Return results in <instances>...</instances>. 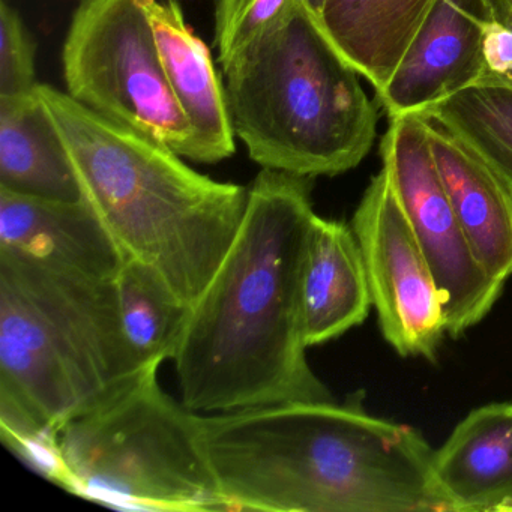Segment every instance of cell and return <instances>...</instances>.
I'll list each match as a JSON object with an SVG mask.
<instances>
[{
	"mask_svg": "<svg viewBox=\"0 0 512 512\" xmlns=\"http://www.w3.org/2000/svg\"><path fill=\"white\" fill-rule=\"evenodd\" d=\"M37 86V43L19 11L0 0V98L34 94Z\"/></svg>",
	"mask_w": 512,
	"mask_h": 512,
	"instance_id": "cell-21",
	"label": "cell"
},
{
	"mask_svg": "<svg viewBox=\"0 0 512 512\" xmlns=\"http://www.w3.org/2000/svg\"><path fill=\"white\" fill-rule=\"evenodd\" d=\"M488 10L512 26V0H487Z\"/></svg>",
	"mask_w": 512,
	"mask_h": 512,
	"instance_id": "cell-23",
	"label": "cell"
},
{
	"mask_svg": "<svg viewBox=\"0 0 512 512\" xmlns=\"http://www.w3.org/2000/svg\"><path fill=\"white\" fill-rule=\"evenodd\" d=\"M82 197L121 251L193 307L232 247L248 188L202 175L161 143L38 83Z\"/></svg>",
	"mask_w": 512,
	"mask_h": 512,
	"instance_id": "cell-3",
	"label": "cell"
},
{
	"mask_svg": "<svg viewBox=\"0 0 512 512\" xmlns=\"http://www.w3.org/2000/svg\"><path fill=\"white\" fill-rule=\"evenodd\" d=\"M434 0H323L320 26L341 55L385 88Z\"/></svg>",
	"mask_w": 512,
	"mask_h": 512,
	"instance_id": "cell-17",
	"label": "cell"
},
{
	"mask_svg": "<svg viewBox=\"0 0 512 512\" xmlns=\"http://www.w3.org/2000/svg\"><path fill=\"white\" fill-rule=\"evenodd\" d=\"M146 16L170 89L193 128V157L217 164L235 154V130L226 83L221 80L208 44L185 19L179 0H145Z\"/></svg>",
	"mask_w": 512,
	"mask_h": 512,
	"instance_id": "cell-12",
	"label": "cell"
},
{
	"mask_svg": "<svg viewBox=\"0 0 512 512\" xmlns=\"http://www.w3.org/2000/svg\"><path fill=\"white\" fill-rule=\"evenodd\" d=\"M307 176L262 169L232 247L176 352L182 403L226 413L334 401L307 359L302 274L316 212Z\"/></svg>",
	"mask_w": 512,
	"mask_h": 512,
	"instance_id": "cell-1",
	"label": "cell"
},
{
	"mask_svg": "<svg viewBox=\"0 0 512 512\" xmlns=\"http://www.w3.org/2000/svg\"><path fill=\"white\" fill-rule=\"evenodd\" d=\"M487 17V0H434L397 70L376 92L389 119L424 113L478 82Z\"/></svg>",
	"mask_w": 512,
	"mask_h": 512,
	"instance_id": "cell-10",
	"label": "cell"
},
{
	"mask_svg": "<svg viewBox=\"0 0 512 512\" xmlns=\"http://www.w3.org/2000/svg\"><path fill=\"white\" fill-rule=\"evenodd\" d=\"M419 115L464 140L512 188V88L475 83Z\"/></svg>",
	"mask_w": 512,
	"mask_h": 512,
	"instance_id": "cell-19",
	"label": "cell"
},
{
	"mask_svg": "<svg viewBox=\"0 0 512 512\" xmlns=\"http://www.w3.org/2000/svg\"><path fill=\"white\" fill-rule=\"evenodd\" d=\"M160 365L56 431L59 487L119 509L230 511L203 449V415L161 388Z\"/></svg>",
	"mask_w": 512,
	"mask_h": 512,
	"instance_id": "cell-6",
	"label": "cell"
},
{
	"mask_svg": "<svg viewBox=\"0 0 512 512\" xmlns=\"http://www.w3.org/2000/svg\"><path fill=\"white\" fill-rule=\"evenodd\" d=\"M373 305L361 245L352 227L316 214L302 274V310L308 347L361 325Z\"/></svg>",
	"mask_w": 512,
	"mask_h": 512,
	"instance_id": "cell-15",
	"label": "cell"
},
{
	"mask_svg": "<svg viewBox=\"0 0 512 512\" xmlns=\"http://www.w3.org/2000/svg\"><path fill=\"white\" fill-rule=\"evenodd\" d=\"M476 83L512 88V26L490 10L482 34L481 77Z\"/></svg>",
	"mask_w": 512,
	"mask_h": 512,
	"instance_id": "cell-22",
	"label": "cell"
},
{
	"mask_svg": "<svg viewBox=\"0 0 512 512\" xmlns=\"http://www.w3.org/2000/svg\"><path fill=\"white\" fill-rule=\"evenodd\" d=\"M380 152L442 293L446 331L458 337L487 316L505 283L485 271L461 227L434 161L427 119L419 113L389 119Z\"/></svg>",
	"mask_w": 512,
	"mask_h": 512,
	"instance_id": "cell-8",
	"label": "cell"
},
{
	"mask_svg": "<svg viewBox=\"0 0 512 512\" xmlns=\"http://www.w3.org/2000/svg\"><path fill=\"white\" fill-rule=\"evenodd\" d=\"M0 251L38 265L113 280L121 251L85 200L62 202L0 188Z\"/></svg>",
	"mask_w": 512,
	"mask_h": 512,
	"instance_id": "cell-11",
	"label": "cell"
},
{
	"mask_svg": "<svg viewBox=\"0 0 512 512\" xmlns=\"http://www.w3.org/2000/svg\"><path fill=\"white\" fill-rule=\"evenodd\" d=\"M427 119V118H425ZM440 179L485 271L505 283L512 275V188L475 149L427 119Z\"/></svg>",
	"mask_w": 512,
	"mask_h": 512,
	"instance_id": "cell-13",
	"label": "cell"
},
{
	"mask_svg": "<svg viewBox=\"0 0 512 512\" xmlns=\"http://www.w3.org/2000/svg\"><path fill=\"white\" fill-rule=\"evenodd\" d=\"M223 71L233 130L262 169L337 176L370 152L376 104L304 2Z\"/></svg>",
	"mask_w": 512,
	"mask_h": 512,
	"instance_id": "cell-5",
	"label": "cell"
},
{
	"mask_svg": "<svg viewBox=\"0 0 512 512\" xmlns=\"http://www.w3.org/2000/svg\"><path fill=\"white\" fill-rule=\"evenodd\" d=\"M304 4L307 5L313 13L317 14V11L322 7L323 0H304Z\"/></svg>",
	"mask_w": 512,
	"mask_h": 512,
	"instance_id": "cell-24",
	"label": "cell"
},
{
	"mask_svg": "<svg viewBox=\"0 0 512 512\" xmlns=\"http://www.w3.org/2000/svg\"><path fill=\"white\" fill-rule=\"evenodd\" d=\"M352 229L383 337L401 356L434 358L448 334L442 293L385 170L371 179Z\"/></svg>",
	"mask_w": 512,
	"mask_h": 512,
	"instance_id": "cell-9",
	"label": "cell"
},
{
	"mask_svg": "<svg viewBox=\"0 0 512 512\" xmlns=\"http://www.w3.org/2000/svg\"><path fill=\"white\" fill-rule=\"evenodd\" d=\"M304 0H217L215 40L221 67L280 28Z\"/></svg>",
	"mask_w": 512,
	"mask_h": 512,
	"instance_id": "cell-20",
	"label": "cell"
},
{
	"mask_svg": "<svg viewBox=\"0 0 512 512\" xmlns=\"http://www.w3.org/2000/svg\"><path fill=\"white\" fill-rule=\"evenodd\" d=\"M202 443L230 511L449 512L427 440L359 403L203 415Z\"/></svg>",
	"mask_w": 512,
	"mask_h": 512,
	"instance_id": "cell-2",
	"label": "cell"
},
{
	"mask_svg": "<svg viewBox=\"0 0 512 512\" xmlns=\"http://www.w3.org/2000/svg\"><path fill=\"white\" fill-rule=\"evenodd\" d=\"M0 188L23 196L79 202V179L37 89L0 98Z\"/></svg>",
	"mask_w": 512,
	"mask_h": 512,
	"instance_id": "cell-16",
	"label": "cell"
},
{
	"mask_svg": "<svg viewBox=\"0 0 512 512\" xmlns=\"http://www.w3.org/2000/svg\"><path fill=\"white\" fill-rule=\"evenodd\" d=\"M431 469L449 512L511 511L512 404L470 412L434 451Z\"/></svg>",
	"mask_w": 512,
	"mask_h": 512,
	"instance_id": "cell-14",
	"label": "cell"
},
{
	"mask_svg": "<svg viewBox=\"0 0 512 512\" xmlns=\"http://www.w3.org/2000/svg\"><path fill=\"white\" fill-rule=\"evenodd\" d=\"M119 319L143 365L175 358L191 307L149 266L124 259L115 277Z\"/></svg>",
	"mask_w": 512,
	"mask_h": 512,
	"instance_id": "cell-18",
	"label": "cell"
},
{
	"mask_svg": "<svg viewBox=\"0 0 512 512\" xmlns=\"http://www.w3.org/2000/svg\"><path fill=\"white\" fill-rule=\"evenodd\" d=\"M143 367L122 329L115 278L0 251V431L23 461L43 460L65 422Z\"/></svg>",
	"mask_w": 512,
	"mask_h": 512,
	"instance_id": "cell-4",
	"label": "cell"
},
{
	"mask_svg": "<svg viewBox=\"0 0 512 512\" xmlns=\"http://www.w3.org/2000/svg\"><path fill=\"white\" fill-rule=\"evenodd\" d=\"M145 0H79L64 46L65 92L185 160L193 128L170 89Z\"/></svg>",
	"mask_w": 512,
	"mask_h": 512,
	"instance_id": "cell-7",
	"label": "cell"
}]
</instances>
